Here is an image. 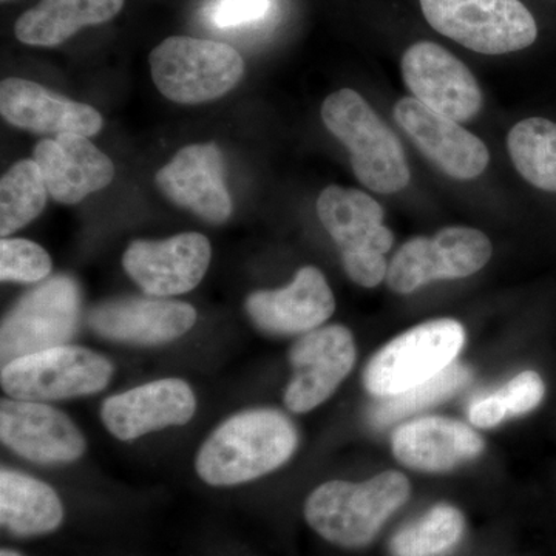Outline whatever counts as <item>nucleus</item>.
<instances>
[{
  "instance_id": "nucleus-11",
  "label": "nucleus",
  "mask_w": 556,
  "mask_h": 556,
  "mask_svg": "<svg viewBox=\"0 0 556 556\" xmlns=\"http://www.w3.org/2000/svg\"><path fill=\"white\" fill-rule=\"evenodd\" d=\"M350 329L329 325L306 332L289 351L292 378L285 391L289 412L308 413L328 401L356 364Z\"/></svg>"
},
{
  "instance_id": "nucleus-23",
  "label": "nucleus",
  "mask_w": 556,
  "mask_h": 556,
  "mask_svg": "<svg viewBox=\"0 0 556 556\" xmlns=\"http://www.w3.org/2000/svg\"><path fill=\"white\" fill-rule=\"evenodd\" d=\"M124 0H40L14 25L16 38L35 47H56L86 27L105 24L123 10Z\"/></svg>"
},
{
  "instance_id": "nucleus-7",
  "label": "nucleus",
  "mask_w": 556,
  "mask_h": 556,
  "mask_svg": "<svg viewBox=\"0 0 556 556\" xmlns=\"http://www.w3.org/2000/svg\"><path fill=\"white\" fill-rule=\"evenodd\" d=\"M428 24L468 50L507 54L536 40L535 17L521 0H420Z\"/></svg>"
},
{
  "instance_id": "nucleus-30",
  "label": "nucleus",
  "mask_w": 556,
  "mask_h": 556,
  "mask_svg": "<svg viewBox=\"0 0 556 556\" xmlns=\"http://www.w3.org/2000/svg\"><path fill=\"white\" fill-rule=\"evenodd\" d=\"M273 7V0H211L204 17L212 27L232 30L260 24L269 16Z\"/></svg>"
},
{
  "instance_id": "nucleus-29",
  "label": "nucleus",
  "mask_w": 556,
  "mask_h": 556,
  "mask_svg": "<svg viewBox=\"0 0 556 556\" xmlns=\"http://www.w3.org/2000/svg\"><path fill=\"white\" fill-rule=\"evenodd\" d=\"M53 268L49 252L24 239L0 241V278L2 281L38 283L49 277Z\"/></svg>"
},
{
  "instance_id": "nucleus-1",
  "label": "nucleus",
  "mask_w": 556,
  "mask_h": 556,
  "mask_svg": "<svg viewBox=\"0 0 556 556\" xmlns=\"http://www.w3.org/2000/svg\"><path fill=\"white\" fill-rule=\"evenodd\" d=\"M298 445V428L283 413L248 409L229 417L206 439L195 470L208 485L244 484L287 464Z\"/></svg>"
},
{
  "instance_id": "nucleus-25",
  "label": "nucleus",
  "mask_w": 556,
  "mask_h": 556,
  "mask_svg": "<svg viewBox=\"0 0 556 556\" xmlns=\"http://www.w3.org/2000/svg\"><path fill=\"white\" fill-rule=\"evenodd\" d=\"M511 163L530 185L556 192V123L529 118L511 127L507 137Z\"/></svg>"
},
{
  "instance_id": "nucleus-27",
  "label": "nucleus",
  "mask_w": 556,
  "mask_h": 556,
  "mask_svg": "<svg viewBox=\"0 0 556 556\" xmlns=\"http://www.w3.org/2000/svg\"><path fill=\"white\" fill-rule=\"evenodd\" d=\"M466 518L452 504H437L391 538V556H445L463 540Z\"/></svg>"
},
{
  "instance_id": "nucleus-20",
  "label": "nucleus",
  "mask_w": 556,
  "mask_h": 556,
  "mask_svg": "<svg viewBox=\"0 0 556 556\" xmlns=\"http://www.w3.org/2000/svg\"><path fill=\"white\" fill-rule=\"evenodd\" d=\"M485 442L466 422L442 416L419 417L394 430L391 450L402 466L442 473L478 459Z\"/></svg>"
},
{
  "instance_id": "nucleus-6",
  "label": "nucleus",
  "mask_w": 556,
  "mask_h": 556,
  "mask_svg": "<svg viewBox=\"0 0 556 556\" xmlns=\"http://www.w3.org/2000/svg\"><path fill=\"white\" fill-rule=\"evenodd\" d=\"M156 89L179 104H201L229 93L243 78L239 51L217 40L172 36L150 53Z\"/></svg>"
},
{
  "instance_id": "nucleus-32",
  "label": "nucleus",
  "mask_w": 556,
  "mask_h": 556,
  "mask_svg": "<svg viewBox=\"0 0 556 556\" xmlns=\"http://www.w3.org/2000/svg\"><path fill=\"white\" fill-rule=\"evenodd\" d=\"M0 556H22L20 552L11 551V548H2Z\"/></svg>"
},
{
  "instance_id": "nucleus-17",
  "label": "nucleus",
  "mask_w": 556,
  "mask_h": 556,
  "mask_svg": "<svg viewBox=\"0 0 556 556\" xmlns=\"http://www.w3.org/2000/svg\"><path fill=\"white\" fill-rule=\"evenodd\" d=\"M244 308L255 327L269 334H306L334 314L336 299L321 270L306 266L287 288L252 292Z\"/></svg>"
},
{
  "instance_id": "nucleus-2",
  "label": "nucleus",
  "mask_w": 556,
  "mask_h": 556,
  "mask_svg": "<svg viewBox=\"0 0 556 556\" xmlns=\"http://www.w3.org/2000/svg\"><path fill=\"white\" fill-rule=\"evenodd\" d=\"M412 485L399 471L387 470L368 481H329L306 500V522L328 543L343 548L367 547L408 503Z\"/></svg>"
},
{
  "instance_id": "nucleus-31",
  "label": "nucleus",
  "mask_w": 556,
  "mask_h": 556,
  "mask_svg": "<svg viewBox=\"0 0 556 556\" xmlns=\"http://www.w3.org/2000/svg\"><path fill=\"white\" fill-rule=\"evenodd\" d=\"M507 419L529 415L540 407L546 394L544 380L532 369L519 372L506 386L493 391Z\"/></svg>"
},
{
  "instance_id": "nucleus-24",
  "label": "nucleus",
  "mask_w": 556,
  "mask_h": 556,
  "mask_svg": "<svg viewBox=\"0 0 556 556\" xmlns=\"http://www.w3.org/2000/svg\"><path fill=\"white\" fill-rule=\"evenodd\" d=\"M62 519L64 507L49 484L20 471H0V522L9 532L46 535L56 530Z\"/></svg>"
},
{
  "instance_id": "nucleus-21",
  "label": "nucleus",
  "mask_w": 556,
  "mask_h": 556,
  "mask_svg": "<svg viewBox=\"0 0 556 556\" xmlns=\"http://www.w3.org/2000/svg\"><path fill=\"white\" fill-rule=\"evenodd\" d=\"M0 113L11 126L56 137H93L104 124L97 109L20 78L3 79L0 84Z\"/></svg>"
},
{
  "instance_id": "nucleus-28",
  "label": "nucleus",
  "mask_w": 556,
  "mask_h": 556,
  "mask_svg": "<svg viewBox=\"0 0 556 556\" xmlns=\"http://www.w3.org/2000/svg\"><path fill=\"white\" fill-rule=\"evenodd\" d=\"M46 181L35 160L14 164L0 181V236H11L38 218L47 204Z\"/></svg>"
},
{
  "instance_id": "nucleus-16",
  "label": "nucleus",
  "mask_w": 556,
  "mask_h": 556,
  "mask_svg": "<svg viewBox=\"0 0 556 556\" xmlns=\"http://www.w3.org/2000/svg\"><path fill=\"white\" fill-rule=\"evenodd\" d=\"M225 170V159L217 144H192L179 150L159 170L155 181L172 203L212 225H222L232 214Z\"/></svg>"
},
{
  "instance_id": "nucleus-12",
  "label": "nucleus",
  "mask_w": 556,
  "mask_h": 556,
  "mask_svg": "<svg viewBox=\"0 0 556 556\" xmlns=\"http://www.w3.org/2000/svg\"><path fill=\"white\" fill-rule=\"evenodd\" d=\"M401 68L415 100L445 118L460 123L482 108V91L473 73L438 43L422 40L409 47Z\"/></svg>"
},
{
  "instance_id": "nucleus-13",
  "label": "nucleus",
  "mask_w": 556,
  "mask_h": 556,
  "mask_svg": "<svg viewBox=\"0 0 556 556\" xmlns=\"http://www.w3.org/2000/svg\"><path fill=\"white\" fill-rule=\"evenodd\" d=\"M212 248L199 232L178 233L167 240L131 241L123 266L146 294L172 298L199 287L211 265Z\"/></svg>"
},
{
  "instance_id": "nucleus-14",
  "label": "nucleus",
  "mask_w": 556,
  "mask_h": 556,
  "mask_svg": "<svg viewBox=\"0 0 556 556\" xmlns=\"http://www.w3.org/2000/svg\"><path fill=\"white\" fill-rule=\"evenodd\" d=\"M0 438L25 459L38 464H68L86 452V439L67 415L42 402L3 399Z\"/></svg>"
},
{
  "instance_id": "nucleus-10",
  "label": "nucleus",
  "mask_w": 556,
  "mask_h": 556,
  "mask_svg": "<svg viewBox=\"0 0 556 556\" xmlns=\"http://www.w3.org/2000/svg\"><path fill=\"white\" fill-rule=\"evenodd\" d=\"M492 257V243L478 229L452 226L434 237H415L388 263L387 285L407 295L431 281L473 276Z\"/></svg>"
},
{
  "instance_id": "nucleus-9",
  "label": "nucleus",
  "mask_w": 556,
  "mask_h": 556,
  "mask_svg": "<svg viewBox=\"0 0 556 556\" xmlns=\"http://www.w3.org/2000/svg\"><path fill=\"white\" fill-rule=\"evenodd\" d=\"M79 314V287L72 277L56 276L39 285L3 318L2 364L65 345L78 328Z\"/></svg>"
},
{
  "instance_id": "nucleus-26",
  "label": "nucleus",
  "mask_w": 556,
  "mask_h": 556,
  "mask_svg": "<svg viewBox=\"0 0 556 556\" xmlns=\"http://www.w3.org/2000/svg\"><path fill=\"white\" fill-rule=\"evenodd\" d=\"M473 379V372L460 362L450 365L437 378L420 383L405 393L391 397L376 399L367 413L369 426L372 428H387L397 424L399 420L434 407L463 391Z\"/></svg>"
},
{
  "instance_id": "nucleus-33",
  "label": "nucleus",
  "mask_w": 556,
  "mask_h": 556,
  "mask_svg": "<svg viewBox=\"0 0 556 556\" xmlns=\"http://www.w3.org/2000/svg\"><path fill=\"white\" fill-rule=\"evenodd\" d=\"M2 2H7V0H2Z\"/></svg>"
},
{
  "instance_id": "nucleus-4",
  "label": "nucleus",
  "mask_w": 556,
  "mask_h": 556,
  "mask_svg": "<svg viewBox=\"0 0 556 556\" xmlns=\"http://www.w3.org/2000/svg\"><path fill=\"white\" fill-rule=\"evenodd\" d=\"M317 215L334 240L348 277L358 287L376 288L387 278V252L393 232L383 225V208L358 189L328 186L317 200Z\"/></svg>"
},
{
  "instance_id": "nucleus-22",
  "label": "nucleus",
  "mask_w": 556,
  "mask_h": 556,
  "mask_svg": "<svg viewBox=\"0 0 556 556\" xmlns=\"http://www.w3.org/2000/svg\"><path fill=\"white\" fill-rule=\"evenodd\" d=\"M51 199L76 204L90 193L108 188L115 164L87 137L60 135L42 139L33 152Z\"/></svg>"
},
{
  "instance_id": "nucleus-19",
  "label": "nucleus",
  "mask_w": 556,
  "mask_h": 556,
  "mask_svg": "<svg viewBox=\"0 0 556 556\" xmlns=\"http://www.w3.org/2000/svg\"><path fill=\"white\" fill-rule=\"evenodd\" d=\"M195 321L193 306L167 299L110 300L89 314V325L101 338L131 345L169 343L186 334Z\"/></svg>"
},
{
  "instance_id": "nucleus-15",
  "label": "nucleus",
  "mask_w": 556,
  "mask_h": 556,
  "mask_svg": "<svg viewBox=\"0 0 556 556\" xmlns=\"http://www.w3.org/2000/svg\"><path fill=\"white\" fill-rule=\"evenodd\" d=\"M394 119L416 148L448 177L478 178L489 166V149L477 135L415 98H402L396 102Z\"/></svg>"
},
{
  "instance_id": "nucleus-3",
  "label": "nucleus",
  "mask_w": 556,
  "mask_h": 556,
  "mask_svg": "<svg viewBox=\"0 0 556 556\" xmlns=\"http://www.w3.org/2000/svg\"><path fill=\"white\" fill-rule=\"evenodd\" d=\"M321 119L350 152L351 167L365 188L383 195L407 188L412 175L401 141L357 91L329 94Z\"/></svg>"
},
{
  "instance_id": "nucleus-18",
  "label": "nucleus",
  "mask_w": 556,
  "mask_h": 556,
  "mask_svg": "<svg viewBox=\"0 0 556 556\" xmlns=\"http://www.w3.org/2000/svg\"><path fill=\"white\" fill-rule=\"evenodd\" d=\"M195 409V394L185 380L163 379L109 397L101 416L113 437L134 441L150 431L185 426Z\"/></svg>"
},
{
  "instance_id": "nucleus-8",
  "label": "nucleus",
  "mask_w": 556,
  "mask_h": 556,
  "mask_svg": "<svg viewBox=\"0 0 556 556\" xmlns=\"http://www.w3.org/2000/svg\"><path fill=\"white\" fill-rule=\"evenodd\" d=\"M112 375L109 358L87 348L62 345L3 365L0 382L20 401H64L100 393Z\"/></svg>"
},
{
  "instance_id": "nucleus-5",
  "label": "nucleus",
  "mask_w": 556,
  "mask_h": 556,
  "mask_svg": "<svg viewBox=\"0 0 556 556\" xmlns=\"http://www.w3.org/2000/svg\"><path fill=\"white\" fill-rule=\"evenodd\" d=\"M466 328L455 318L424 321L380 348L364 371V387L376 399L396 396L437 378L466 345Z\"/></svg>"
}]
</instances>
